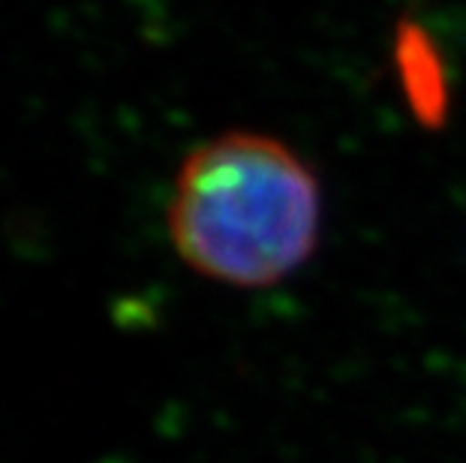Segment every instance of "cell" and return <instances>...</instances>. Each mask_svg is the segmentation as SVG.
I'll return each mask as SVG.
<instances>
[{
    "label": "cell",
    "instance_id": "1",
    "mask_svg": "<svg viewBox=\"0 0 466 463\" xmlns=\"http://www.w3.org/2000/svg\"><path fill=\"white\" fill-rule=\"evenodd\" d=\"M168 241L187 268L235 289H268L310 259L322 229V186L289 145L229 130L177 166Z\"/></svg>",
    "mask_w": 466,
    "mask_h": 463
}]
</instances>
